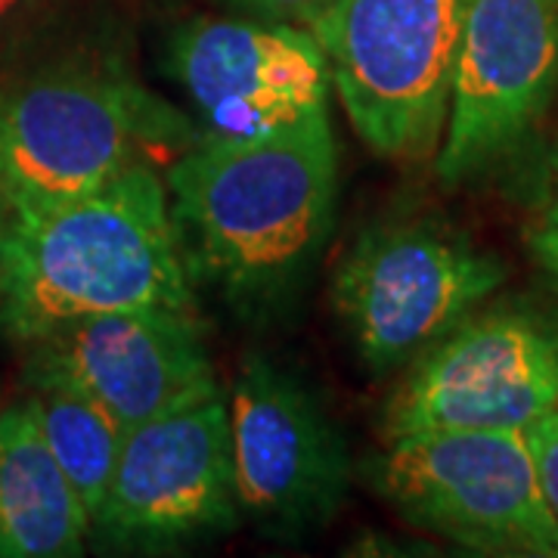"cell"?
Segmentation results:
<instances>
[{"instance_id":"cell-7","label":"cell","mask_w":558,"mask_h":558,"mask_svg":"<svg viewBox=\"0 0 558 558\" xmlns=\"http://www.w3.org/2000/svg\"><path fill=\"white\" fill-rule=\"evenodd\" d=\"M558 94V0H469L435 171L459 186L531 137Z\"/></svg>"},{"instance_id":"cell-11","label":"cell","mask_w":558,"mask_h":558,"mask_svg":"<svg viewBox=\"0 0 558 558\" xmlns=\"http://www.w3.org/2000/svg\"><path fill=\"white\" fill-rule=\"evenodd\" d=\"M28 344V379L72 385L124 432L218 395L215 366L190 311L94 314L62 323Z\"/></svg>"},{"instance_id":"cell-10","label":"cell","mask_w":558,"mask_h":558,"mask_svg":"<svg viewBox=\"0 0 558 558\" xmlns=\"http://www.w3.org/2000/svg\"><path fill=\"white\" fill-rule=\"evenodd\" d=\"M220 395L128 428L90 527L106 546L165 553L240 521Z\"/></svg>"},{"instance_id":"cell-5","label":"cell","mask_w":558,"mask_h":558,"mask_svg":"<svg viewBox=\"0 0 558 558\" xmlns=\"http://www.w3.org/2000/svg\"><path fill=\"white\" fill-rule=\"evenodd\" d=\"M373 478L403 519L472 553L558 558V519L519 428L398 435Z\"/></svg>"},{"instance_id":"cell-14","label":"cell","mask_w":558,"mask_h":558,"mask_svg":"<svg viewBox=\"0 0 558 558\" xmlns=\"http://www.w3.org/2000/svg\"><path fill=\"white\" fill-rule=\"evenodd\" d=\"M28 410L87 515L100 512L119 465L124 428L100 403L53 379H32Z\"/></svg>"},{"instance_id":"cell-17","label":"cell","mask_w":558,"mask_h":558,"mask_svg":"<svg viewBox=\"0 0 558 558\" xmlns=\"http://www.w3.org/2000/svg\"><path fill=\"white\" fill-rule=\"evenodd\" d=\"M236 10L264 22H289V25H311L332 0H230Z\"/></svg>"},{"instance_id":"cell-18","label":"cell","mask_w":558,"mask_h":558,"mask_svg":"<svg viewBox=\"0 0 558 558\" xmlns=\"http://www.w3.org/2000/svg\"><path fill=\"white\" fill-rule=\"evenodd\" d=\"M28 3L32 0H0V25H10Z\"/></svg>"},{"instance_id":"cell-1","label":"cell","mask_w":558,"mask_h":558,"mask_svg":"<svg viewBox=\"0 0 558 558\" xmlns=\"http://www.w3.org/2000/svg\"><path fill=\"white\" fill-rule=\"evenodd\" d=\"M336 190L329 109L264 137H205L168 168L190 274L255 307L289 295L311 270L332 227Z\"/></svg>"},{"instance_id":"cell-4","label":"cell","mask_w":558,"mask_h":558,"mask_svg":"<svg viewBox=\"0 0 558 558\" xmlns=\"http://www.w3.org/2000/svg\"><path fill=\"white\" fill-rule=\"evenodd\" d=\"M469 0H332L307 28L341 109L369 149L425 159L438 149Z\"/></svg>"},{"instance_id":"cell-3","label":"cell","mask_w":558,"mask_h":558,"mask_svg":"<svg viewBox=\"0 0 558 558\" xmlns=\"http://www.w3.org/2000/svg\"><path fill=\"white\" fill-rule=\"evenodd\" d=\"M183 121L112 69H60L0 100V190L7 211L75 199L149 168L183 143Z\"/></svg>"},{"instance_id":"cell-13","label":"cell","mask_w":558,"mask_h":558,"mask_svg":"<svg viewBox=\"0 0 558 558\" xmlns=\"http://www.w3.org/2000/svg\"><path fill=\"white\" fill-rule=\"evenodd\" d=\"M90 515L62 475L28 403L0 413V558H65Z\"/></svg>"},{"instance_id":"cell-2","label":"cell","mask_w":558,"mask_h":558,"mask_svg":"<svg viewBox=\"0 0 558 558\" xmlns=\"http://www.w3.org/2000/svg\"><path fill=\"white\" fill-rule=\"evenodd\" d=\"M193 311L168 183L153 168L75 199L7 211L0 240V329L28 341L94 314Z\"/></svg>"},{"instance_id":"cell-6","label":"cell","mask_w":558,"mask_h":558,"mask_svg":"<svg viewBox=\"0 0 558 558\" xmlns=\"http://www.w3.org/2000/svg\"><path fill=\"white\" fill-rule=\"evenodd\" d=\"M506 282V264L438 223L366 230L332 282L357 354L373 369L422 357Z\"/></svg>"},{"instance_id":"cell-9","label":"cell","mask_w":558,"mask_h":558,"mask_svg":"<svg viewBox=\"0 0 558 558\" xmlns=\"http://www.w3.org/2000/svg\"><path fill=\"white\" fill-rule=\"evenodd\" d=\"M230 465L242 515L299 537L339 512L351 453L319 400L282 366L248 357L227 400Z\"/></svg>"},{"instance_id":"cell-15","label":"cell","mask_w":558,"mask_h":558,"mask_svg":"<svg viewBox=\"0 0 558 558\" xmlns=\"http://www.w3.org/2000/svg\"><path fill=\"white\" fill-rule=\"evenodd\" d=\"M524 242L546 277L558 286V143L537 165L524 208Z\"/></svg>"},{"instance_id":"cell-16","label":"cell","mask_w":558,"mask_h":558,"mask_svg":"<svg viewBox=\"0 0 558 558\" xmlns=\"http://www.w3.org/2000/svg\"><path fill=\"white\" fill-rule=\"evenodd\" d=\"M524 438H527L531 457H534L539 490L558 519V407L543 413L537 422H531L524 428Z\"/></svg>"},{"instance_id":"cell-19","label":"cell","mask_w":558,"mask_h":558,"mask_svg":"<svg viewBox=\"0 0 558 558\" xmlns=\"http://www.w3.org/2000/svg\"><path fill=\"white\" fill-rule=\"evenodd\" d=\"M3 230H7V202H3V190H0V240H3Z\"/></svg>"},{"instance_id":"cell-8","label":"cell","mask_w":558,"mask_h":558,"mask_svg":"<svg viewBox=\"0 0 558 558\" xmlns=\"http://www.w3.org/2000/svg\"><path fill=\"white\" fill-rule=\"evenodd\" d=\"M558 407V326L497 307L462 319L416 357L385 413L388 438L453 428H519Z\"/></svg>"},{"instance_id":"cell-12","label":"cell","mask_w":558,"mask_h":558,"mask_svg":"<svg viewBox=\"0 0 558 558\" xmlns=\"http://www.w3.org/2000/svg\"><path fill=\"white\" fill-rule=\"evenodd\" d=\"M171 72L205 137L248 140L329 109L332 72L311 28L264 20H199L171 47Z\"/></svg>"}]
</instances>
